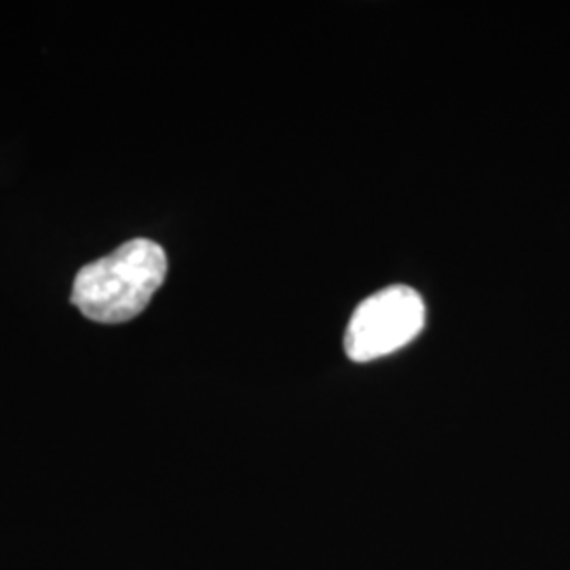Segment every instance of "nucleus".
<instances>
[{
  "label": "nucleus",
  "instance_id": "1",
  "mask_svg": "<svg viewBox=\"0 0 570 570\" xmlns=\"http://www.w3.org/2000/svg\"><path fill=\"white\" fill-rule=\"evenodd\" d=\"M167 256L150 239H134L91 265L82 266L72 285V305L100 324L138 317L164 285Z\"/></svg>",
  "mask_w": 570,
  "mask_h": 570
},
{
  "label": "nucleus",
  "instance_id": "2",
  "mask_svg": "<svg viewBox=\"0 0 570 570\" xmlns=\"http://www.w3.org/2000/svg\"><path fill=\"white\" fill-rule=\"evenodd\" d=\"M425 303L407 285H391L355 308L345 334L348 360L366 364L412 343L425 327Z\"/></svg>",
  "mask_w": 570,
  "mask_h": 570
}]
</instances>
